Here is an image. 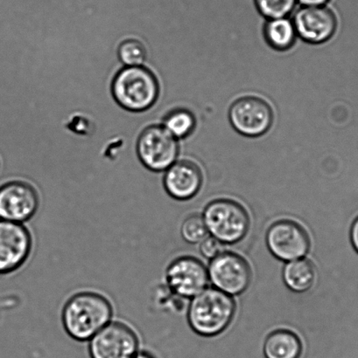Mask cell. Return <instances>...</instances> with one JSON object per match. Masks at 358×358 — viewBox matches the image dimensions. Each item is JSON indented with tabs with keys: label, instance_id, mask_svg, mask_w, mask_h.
I'll return each instance as SVG.
<instances>
[{
	"label": "cell",
	"instance_id": "cell-1",
	"mask_svg": "<svg viewBox=\"0 0 358 358\" xmlns=\"http://www.w3.org/2000/svg\"><path fill=\"white\" fill-rule=\"evenodd\" d=\"M112 317L113 307L107 297L92 291H83L66 301L62 321L70 338L86 342L110 324Z\"/></svg>",
	"mask_w": 358,
	"mask_h": 358
},
{
	"label": "cell",
	"instance_id": "cell-2",
	"mask_svg": "<svg viewBox=\"0 0 358 358\" xmlns=\"http://www.w3.org/2000/svg\"><path fill=\"white\" fill-rule=\"evenodd\" d=\"M236 310L233 296L209 287L192 298L188 310V324L200 336H215L229 327Z\"/></svg>",
	"mask_w": 358,
	"mask_h": 358
},
{
	"label": "cell",
	"instance_id": "cell-3",
	"mask_svg": "<svg viewBox=\"0 0 358 358\" xmlns=\"http://www.w3.org/2000/svg\"><path fill=\"white\" fill-rule=\"evenodd\" d=\"M111 93L119 106L125 110L146 111L157 103L159 80L146 66H125L114 76Z\"/></svg>",
	"mask_w": 358,
	"mask_h": 358
},
{
	"label": "cell",
	"instance_id": "cell-4",
	"mask_svg": "<svg viewBox=\"0 0 358 358\" xmlns=\"http://www.w3.org/2000/svg\"><path fill=\"white\" fill-rule=\"evenodd\" d=\"M207 229L223 244H236L250 229V216L241 203L230 199H216L203 212Z\"/></svg>",
	"mask_w": 358,
	"mask_h": 358
},
{
	"label": "cell",
	"instance_id": "cell-5",
	"mask_svg": "<svg viewBox=\"0 0 358 358\" xmlns=\"http://www.w3.org/2000/svg\"><path fill=\"white\" fill-rule=\"evenodd\" d=\"M180 145L163 124L150 125L140 133L137 142V154L147 170L165 173L179 159Z\"/></svg>",
	"mask_w": 358,
	"mask_h": 358
},
{
	"label": "cell",
	"instance_id": "cell-6",
	"mask_svg": "<svg viewBox=\"0 0 358 358\" xmlns=\"http://www.w3.org/2000/svg\"><path fill=\"white\" fill-rule=\"evenodd\" d=\"M266 241L270 252L286 262L304 258L311 247L307 230L292 220H280L273 223L266 231Z\"/></svg>",
	"mask_w": 358,
	"mask_h": 358
},
{
	"label": "cell",
	"instance_id": "cell-7",
	"mask_svg": "<svg viewBox=\"0 0 358 358\" xmlns=\"http://www.w3.org/2000/svg\"><path fill=\"white\" fill-rule=\"evenodd\" d=\"M208 273L214 287L231 296L243 294L252 278L251 266L247 259L233 252L223 251L212 259Z\"/></svg>",
	"mask_w": 358,
	"mask_h": 358
},
{
	"label": "cell",
	"instance_id": "cell-8",
	"mask_svg": "<svg viewBox=\"0 0 358 358\" xmlns=\"http://www.w3.org/2000/svg\"><path fill=\"white\" fill-rule=\"evenodd\" d=\"M136 332L121 322H111L90 340V358H133L139 352Z\"/></svg>",
	"mask_w": 358,
	"mask_h": 358
},
{
	"label": "cell",
	"instance_id": "cell-9",
	"mask_svg": "<svg viewBox=\"0 0 358 358\" xmlns=\"http://www.w3.org/2000/svg\"><path fill=\"white\" fill-rule=\"evenodd\" d=\"M33 237L22 223L0 220V275L17 271L30 257Z\"/></svg>",
	"mask_w": 358,
	"mask_h": 358
},
{
	"label": "cell",
	"instance_id": "cell-10",
	"mask_svg": "<svg viewBox=\"0 0 358 358\" xmlns=\"http://www.w3.org/2000/svg\"><path fill=\"white\" fill-rule=\"evenodd\" d=\"M229 119L237 133L248 138H257L271 129L273 113L270 105L261 98L245 96L231 105Z\"/></svg>",
	"mask_w": 358,
	"mask_h": 358
},
{
	"label": "cell",
	"instance_id": "cell-11",
	"mask_svg": "<svg viewBox=\"0 0 358 358\" xmlns=\"http://www.w3.org/2000/svg\"><path fill=\"white\" fill-rule=\"evenodd\" d=\"M166 280L172 292L188 299L198 296L208 287V268L198 259L182 256L168 265Z\"/></svg>",
	"mask_w": 358,
	"mask_h": 358
},
{
	"label": "cell",
	"instance_id": "cell-12",
	"mask_svg": "<svg viewBox=\"0 0 358 358\" xmlns=\"http://www.w3.org/2000/svg\"><path fill=\"white\" fill-rule=\"evenodd\" d=\"M40 206V196L33 185L24 181H11L0 186V220L25 223Z\"/></svg>",
	"mask_w": 358,
	"mask_h": 358
},
{
	"label": "cell",
	"instance_id": "cell-13",
	"mask_svg": "<svg viewBox=\"0 0 358 358\" xmlns=\"http://www.w3.org/2000/svg\"><path fill=\"white\" fill-rule=\"evenodd\" d=\"M297 36L310 44H322L335 34L336 17L328 6H298L290 16Z\"/></svg>",
	"mask_w": 358,
	"mask_h": 358
},
{
	"label": "cell",
	"instance_id": "cell-14",
	"mask_svg": "<svg viewBox=\"0 0 358 358\" xmlns=\"http://www.w3.org/2000/svg\"><path fill=\"white\" fill-rule=\"evenodd\" d=\"M203 186V175L198 164L179 159L165 171L163 187L172 199L185 201L198 194Z\"/></svg>",
	"mask_w": 358,
	"mask_h": 358
},
{
	"label": "cell",
	"instance_id": "cell-15",
	"mask_svg": "<svg viewBox=\"0 0 358 358\" xmlns=\"http://www.w3.org/2000/svg\"><path fill=\"white\" fill-rule=\"evenodd\" d=\"M303 343L290 329H280L270 333L264 343L266 358H300Z\"/></svg>",
	"mask_w": 358,
	"mask_h": 358
},
{
	"label": "cell",
	"instance_id": "cell-16",
	"mask_svg": "<svg viewBox=\"0 0 358 358\" xmlns=\"http://www.w3.org/2000/svg\"><path fill=\"white\" fill-rule=\"evenodd\" d=\"M282 277L284 283L291 291L304 293L313 287L317 271L313 263L303 258L287 262L284 266Z\"/></svg>",
	"mask_w": 358,
	"mask_h": 358
},
{
	"label": "cell",
	"instance_id": "cell-17",
	"mask_svg": "<svg viewBox=\"0 0 358 358\" xmlns=\"http://www.w3.org/2000/svg\"><path fill=\"white\" fill-rule=\"evenodd\" d=\"M264 34L270 47L279 51L292 48L297 38L291 17L266 20Z\"/></svg>",
	"mask_w": 358,
	"mask_h": 358
},
{
	"label": "cell",
	"instance_id": "cell-18",
	"mask_svg": "<svg viewBox=\"0 0 358 358\" xmlns=\"http://www.w3.org/2000/svg\"><path fill=\"white\" fill-rule=\"evenodd\" d=\"M161 124L180 141L188 138L195 131L196 121L191 111L185 108H177L165 115Z\"/></svg>",
	"mask_w": 358,
	"mask_h": 358
},
{
	"label": "cell",
	"instance_id": "cell-19",
	"mask_svg": "<svg viewBox=\"0 0 358 358\" xmlns=\"http://www.w3.org/2000/svg\"><path fill=\"white\" fill-rule=\"evenodd\" d=\"M252 3L266 20L290 17L298 6L297 0H252Z\"/></svg>",
	"mask_w": 358,
	"mask_h": 358
},
{
	"label": "cell",
	"instance_id": "cell-20",
	"mask_svg": "<svg viewBox=\"0 0 358 358\" xmlns=\"http://www.w3.org/2000/svg\"><path fill=\"white\" fill-rule=\"evenodd\" d=\"M118 56L119 61L125 66H139L145 64L147 52L142 42L129 38L119 45Z\"/></svg>",
	"mask_w": 358,
	"mask_h": 358
},
{
	"label": "cell",
	"instance_id": "cell-21",
	"mask_svg": "<svg viewBox=\"0 0 358 358\" xmlns=\"http://www.w3.org/2000/svg\"><path fill=\"white\" fill-rule=\"evenodd\" d=\"M181 234L189 244H198L208 237L205 219L198 213H193L184 220L181 227Z\"/></svg>",
	"mask_w": 358,
	"mask_h": 358
},
{
	"label": "cell",
	"instance_id": "cell-22",
	"mask_svg": "<svg viewBox=\"0 0 358 358\" xmlns=\"http://www.w3.org/2000/svg\"><path fill=\"white\" fill-rule=\"evenodd\" d=\"M223 245L222 242L217 241L214 237H207L200 243V252L203 257L210 259L216 257L217 255L223 252Z\"/></svg>",
	"mask_w": 358,
	"mask_h": 358
},
{
	"label": "cell",
	"instance_id": "cell-23",
	"mask_svg": "<svg viewBox=\"0 0 358 358\" xmlns=\"http://www.w3.org/2000/svg\"><path fill=\"white\" fill-rule=\"evenodd\" d=\"M350 241L352 247L358 254V217L353 221L352 228H350Z\"/></svg>",
	"mask_w": 358,
	"mask_h": 358
},
{
	"label": "cell",
	"instance_id": "cell-24",
	"mask_svg": "<svg viewBox=\"0 0 358 358\" xmlns=\"http://www.w3.org/2000/svg\"><path fill=\"white\" fill-rule=\"evenodd\" d=\"M332 0H297L298 6H327Z\"/></svg>",
	"mask_w": 358,
	"mask_h": 358
},
{
	"label": "cell",
	"instance_id": "cell-25",
	"mask_svg": "<svg viewBox=\"0 0 358 358\" xmlns=\"http://www.w3.org/2000/svg\"><path fill=\"white\" fill-rule=\"evenodd\" d=\"M133 358H154L151 354L147 352H138Z\"/></svg>",
	"mask_w": 358,
	"mask_h": 358
}]
</instances>
